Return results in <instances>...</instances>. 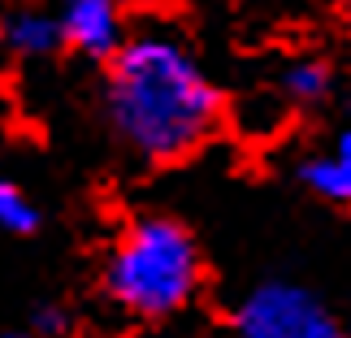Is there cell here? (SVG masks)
<instances>
[{
	"label": "cell",
	"mask_w": 351,
	"mask_h": 338,
	"mask_svg": "<svg viewBox=\"0 0 351 338\" xmlns=\"http://www.w3.org/2000/svg\"><path fill=\"white\" fill-rule=\"evenodd\" d=\"M109 117L134 152L169 160L186 156L213 134L217 91L191 52L165 35L121 44L109 70Z\"/></svg>",
	"instance_id": "obj_1"
},
{
	"label": "cell",
	"mask_w": 351,
	"mask_h": 338,
	"mask_svg": "<svg viewBox=\"0 0 351 338\" xmlns=\"http://www.w3.org/2000/svg\"><path fill=\"white\" fill-rule=\"evenodd\" d=\"M104 282L126 313L147 321L173 317L199 287V252L178 221L143 217L117 239Z\"/></svg>",
	"instance_id": "obj_2"
},
{
	"label": "cell",
	"mask_w": 351,
	"mask_h": 338,
	"mask_svg": "<svg viewBox=\"0 0 351 338\" xmlns=\"http://www.w3.org/2000/svg\"><path fill=\"white\" fill-rule=\"evenodd\" d=\"M239 338H343L317 295L291 282H269L239 308Z\"/></svg>",
	"instance_id": "obj_3"
},
{
	"label": "cell",
	"mask_w": 351,
	"mask_h": 338,
	"mask_svg": "<svg viewBox=\"0 0 351 338\" xmlns=\"http://www.w3.org/2000/svg\"><path fill=\"white\" fill-rule=\"evenodd\" d=\"M121 9H126V0H61V13H57L61 39L78 52H91V57L117 52Z\"/></svg>",
	"instance_id": "obj_4"
},
{
	"label": "cell",
	"mask_w": 351,
	"mask_h": 338,
	"mask_svg": "<svg viewBox=\"0 0 351 338\" xmlns=\"http://www.w3.org/2000/svg\"><path fill=\"white\" fill-rule=\"evenodd\" d=\"M304 182L313 186L317 195L351 204V121L339 130V139H334L330 152L304 160Z\"/></svg>",
	"instance_id": "obj_5"
},
{
	"label": "cell",
	"mask_w": 351,
	"mask_h": 338,
	"mask_svg": "<svg viewBox=\"0 0 351 338\" xmlns=\"http://www.w3.org/2000/svg\"><path fill=\"white\" fill-rule=\"evenodd\" d=\"M5 44L13 52H22V57H44V52L61 44V26L57 18H48L39 9H22L5 22Z\"/></svg>",
	"instance_id": "obj_6"
},
{
	"label": "cell",
	"mask_w": 351,
	"mask_h": 338,
	"mask_svg": "<svg viewBox=\"0 0 351 338\" xmlns=\"http://www.w3.org/2000/svg\"><path fill=\"white\" fill-rule=\"evenodd\" d=\"M282 91H287L295 104H317L330 91V70L321 61H300L282 74Z\"/></svg>",
	"instance_id": "obj_7"
},
{
	"label": "cell",
	"mask_w": 351,
	"mask_h": 338,
	"mask_svg": "<svg viewBox=\"0 0 351 338\" xmlns=\"http://www.w3.org/2000/svg\"><path fill=\"white\" fill-rule=\"evenodd\" d=\"M39 221L35 204L13 182H0V234H31Z\"/></svg>",
	"instance_id": "obj_8"
},
{
	"label": "cell",
	"mask_w": 351,
	"mask_h": 338,
	"mask_svg": "<svg viewBox=\"0 0 351 338\" xmlns=\"http://www.w3.org/2000/svg\"><path fill=\"white\" fill-rule=\"evenodd\" d=\"M199 338H239V334H199Z\"/></svg>",
	"instance_id": "obj_9"
},
{
	"label": "cell",
	"mask_w": 351,
	"mask_h": 338,
	"mask_svg": "<svg viewBox=\"0 0 351 338\" xmlns=\"http://www.w3.org/2000/svg\"><path fill=\"white\" fill-rule=\"evenodd\" d=\"M0 338H26V334H0Z\"/></svg>",
	"instance_id": "obj_10"
}]
</instances>
